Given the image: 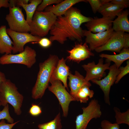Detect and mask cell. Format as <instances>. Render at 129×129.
<instances>
[{
	"label": "cell",
	"mask_w": 129,
	"mask_h": 129,
	"mask_svg": "<svg viewBox=\"0 0 129 129\" xmlns=\"http://www.w3.org/2000/svg\"><path fill=\"white\" fill-rule=\"evenodd\" d=\"M1 102H0V106H1Z\"/></svg>",
	"instance_id": "ab89813d"
},
{
	"label": "cell",
	"mask_w": 129,
	"mask_h": 129,
	"mask_svg": "<svg viewBox=\"0 0 129 129\" xmlns=\"http://www.w3.org/2000/svg\"><path fill=\"white\" fill-rule=\"evenodd\" d=\"M101 58H105L110 61L114 62L117 67L119 68L122 64L129 58V48H123L117 54L110 55L102 54L99 55Z\"/></svg>",
	"instance_id": "603a6c76"
},
{
	"label": "cell",
	"mask_w": 129,
	"mask_h": 129,
	"mask_svg": "<svg viewBox=\"0 0 129 129\" xmlns=\"http://www.w3.org/2000/svg\"><path fill=\"white\" fill-rule=\"evenodd\" d=\"M129 34L125 33V38L123 48H129Z\"/></svg>",
	"instance_id": "d590c367"
},
{
	"label": "cell",
	"mask_w": 129,
	"mask_h": 129,
	"mask_svg": "<svg viewBox=\"0 0 129 129\" xmlns=\"http://www.w3.org/2000/svg\"><path fill=\"white\" fill-rule=\"evenodd\" d=\"M98 129H102V128H99Z\"/></svg>",
	"instance_id": "60d3db41"
},
{
	"label": "cell",
	"mask_w": 129,
	"mask_h": 129,
	"mask_svg": "<svg viewBox=\"0 0 129 129\" xmlns=\"http://www.w3.org/2000/svg\"><path fill=\"white\" fill-rule=\"evenodd\" d=\"M59 59L57 55L50 54L44 62L39 63L37 80L32 91L33 99H41L44 95Z\"/></svg>",
	"instance_id": "7a4b0ae2"
},
{
	"label": "cell",
	"mask_w": 129,
	"mask_h": 129,
	"mask_svg": "<svg viewBox=\"0 0 129 129\" xmlns=\"http://www.w3.org/2000/svg\"><path fill=\"white\" fill-rule=\"evenodd\" d=\"M9 8V13L5 18L9 28L19 32H30V26L25 18L21 8L16 6Z\"/></svg>",
	"instance_id": "ba28073f"
},
{
	"label": "cell",
	"mask_w": 129,
	"mask_h": 129,
	"mask_svg": "<svg viewBox=\"0 0 129 129\" xmlns=\"http://www.w3.org/2000/svg\"><path fill=\"white\" fill-rule=\"evenodd\" d=\"M126 65L124 67H120L119 68L120 72L117 75L115 82V84L118 83L121 79L129 72V61L127 62Z\"/></svg>",
	"instance_id": "f1b7e54d"
},
{
	"label": "cell",
	"mask_w": 129,
	"mask_h": 129,
	"mask_svg": "<svg viewBox=\"0 0 129 129\" xmlns=\"http://www.w3.org/2000/svg\"><path fill=\"white\" fill-rule=\"evenodd\" d=\"M108 75L102 80L93 79L91 81L98 85L104 94V99L106 103L110 105L109 93L111 86L115 83L117 77L120 72L115 64L109 67Z\"/></svg>",
	"instance_id": "30bf717a"
},
{
	"label": "cell",
	"mask_w": 129,
	"mask_h": 129,
	"mask_svg": "<svg viewBox=\"0 0 129 129\" xmlns=\"http://www.w3.org/2000/svg\"><path fill=\"white\" fill-rule=\"evenodd\" d=\"M124 8L121 5L110 2L102 6L98 12L103 16L109 17L113 19L118 16Z\"/></svg>",
	"instance_id": "7402d4cb"
},
{
	"label": "cell",
	"mask_w": 129,
	"mask_h": 129,
	"mask_svg": "<svg viewBox=\"0 0 129 129\" xmlns=\"http://www.w3.org/2000/svg\"><path fill=\"white\" fill-rule=\"evenodd\" d=\"M36 53L30 47L26 46L24 50L18 54H5L0 57V64L2 65L18 64L31 68L36 62Z\"/></svg>",
	"instance_id": "5b68a950"
},
{
	"label": "cell",
	"mask_w": 129,
	"mask_h": 129,
	"mask_svg": "<svg viewBox=\"0 0 129 129\" xmlns=\"http://www.w3.org/2000/svg\"><path fill=\"white\" fill-rule=\"evenodd\" d=\"M110 64L109 61L103 64V59L101 58L97 64L93 61L83 65L82 66L86 72L85 80L88 82L93 79L101 80L106 74L105 71L109 69Z\"/></svg>",
	"instance_id": "8fae6325"
},
{
	"label": "cell",
	"mask_w": 129,
	"mask_h": 129,
	"mask_svg": "<svg viewBox=\"0 0 129 129\" xmlns=\"http://www.w3.org/2000/svg\"><path fill=\"white\" fill-rule=\"evenodd\" d=\"M50 83L51 85L48 86V90L56 97L62 108L63 115L66 117L68 115L70 103L76 101L67 91L60 81L50 80Z\"/></svg>",
	"instance_id": "52a82bcc"
},
{
	"label": "cell",
	"mask_w": 129,
	"mask_h": 129,
	"mask_svg": "<svg viewBox=\"0 0 129 129\" xmlns=\"http://www.w3.org/2000/svg\"><path fill=\"white\" fill-rule=\"evenodd\" d=\"M39 129H62L60 114L59 112L54 119L46 123L39 124Z\"/></svg>",
	"instance_id": "d4e9b609"
},
{
	"label": "cell",
	"mask_w": 129,
	"mask_h": 129,
	"mask_svg": "<svg viewBox=\"0 0 129 129\" xmlns=\"http://www.w3.org/2000/svg\"><path fill=\"white\" fill-rule=\"evenodd\" d=\"M57 18L50 11H36L29 25L30 33L34 36L43 37L50 32Z\"/></svg>",
	"instance_id": "277c9868"
},
{
	"label": "cell",
	"mask_w": 129,
	"mask_h": 129,
	"mask_svg": "<svg viewBox=\"0 0 129 129\" xmlns=\"http://www.w3.org/2000/svg\"><path fill=\"white\" fill-rule=\"evenodd\" d=\"M114 32L112 28L103 32L96 33L84 30L83 35L86 37L85 42L89 44V47L91 51L104 44Z\"/></svg>",
	"instance_id": "7c38bea8"
},
{
	"label": "cell",
	"mask_w": 129,
	"mask_h": 129,
	"mask_svg": "<svg viewBox=\"0 0 129 129\" xmlns=\"http://www.w3.org/2000/svg\"><path fill=\"white\" fill-rule=\"evenodd\" d=\"M129 11H123L112 22V28L114 31L129 32Z\"/></svg>",
	"instance_id": "ffe728a7"
},
{
	"label": "cell",
	"mask_w": 129,
	"mask_h": 129,
	"mask_svg": "<svg viewBox=\"0 0 129 129\" xmlns=\"http://www.w3.org/2000/svg\"><path fill=\"white\" fill-rule=\"evenodd\" d=\"M102 129H120L119 125L116 123H112L108 120H102L101 123Z\"/></svg>",
	"instance_id": "f546056e"
},
{
	"label": "cell",
	"mask_w": 129,
	"mask_h": 129,
	"mask_svg": "<svg viewBox=\"0 0 129 129\" xmlns=\"http://www.w3.org/2000/svg\"><path fill=\"white\" fill-rule=\"evenodd\" d=\"M32 43L33 44L37 43L42 47L47 48L51 46L52 42L49 39L43 37L41 38L38 42H32Z\"/></svg>",
	"instance_id": "d6a6232c"
},
{
	"label": "cell",
	"mask_w": 129,
	"mask_h": 129,
	"mask_svg": "<svg viewBox=\"0 0 129 129\" xmlns=\"http://www.w3.org/2000/svg\"><path fill=\"white\" fill-rule=\"evenodd\" d=\"M24 97L18 91L15 84L9 80L6 79L0 84V101L4 106L9 103L13 107L15 113L20 115Z\"/></svg>",
	"instance_id": "3957f363"
},
{
	"label": "cell",
	"mask_w": 129,
	"mask_h": 129,
	"mask_svg": "<svg viewBox=\"0 0 129 129\" xmlns=\"http://www.w3.org/2000/svg\"><path fill=\"white\" fill-rule=\"evenodd\" d=\"M90 5L93 13L95 14L102 6L100 0H86Z\"/></svg>",
	"instance_id": "1f68e13d"
},
{
	"label": "cell",
	"mask_w": 129,
	"mask_h": 129,
	"mask_svg": "<svg viewBox=\"0 0 129 129\" xmlns=\"http://www.w3.org/2000/svg\"><path fill=\"white\" fill-rule=\"evenodd\" d=\"M19 121H18L12 124H7L4 120H2L0 122V129H12Z\"/></svg>",
	"instance_id": "836d02e7"
},
{
	"label": "cell",
	"mask_w": 129,
	"mask_h": 129,
	"mask_svg": "<svg viewBox=\"0 0 129 129\" xmlns=\"http://www.w3.org/2000/svg\"><path fill=\"white\" fill-rule=\"evenodd\" d=\"M5 25L0 27V53L9 54L12 51L13 42L6 32Z\"/></svg>",
	"instance_id": "44dd1931"
},
{
	"label": "cell",
	"mask_w": 129,
	"mask_h": 129,
	"mask_svg": "<svg viewBox=\"0 0 129 129\" xmlns=\"http://www.w3.org/2000/svg\"><path fill=\"white\" fill-rule=\"evenodd\" d=\"M82 108L83 113L76 117V129H86L91 119L99 118L102 115L100 106L98 100L95 99L91 100L86 107Z\"/></svg>",
	"instance_id": "8992f818"
},
{
	"label": "cell",
	"mask_w": 129,
	"mask_h": 129,
	"mask_svg": "<svg viewBox=\"0 0 129 129\" xmlns=\"http://www.w3.org/2000/svg\"><path fill=\"white\" fill-rule=\"evenodd\" d=\"M6 32L13 41L12 52L13 54L22 52L26 44L29 42H38L41 38L28 32H17L9 28L6 29Z\"/></svg>",
	"instance_id": "9c48e42d"
},
{
	"label": "cell",
	"mask_w": 129,
	"mask_h": 129,
	"mask_svg": "<svg viewBox=\"0 0 129 129\" xmlns=\"http://www.w3.org/2000/svg\"><path fill=\"white\" fill-rule=\"evenodd\" d=\"M29 113L33 116H37L41 113L42 110L41 107L38 105L32 104L29 109Z\"/></svg>",
	"instance_id": "4dcf8cb0"
},
{
	"label": "cell",
	"mask_w": 129,
	"mask_h": 129,
	"mask_svg": "<svg viewBox=\"0 0 129 129\" xmlns=\"http://www.w3.org/2000/svg\"><path fill=\"white\" fill-rule=\"evenodd\" d=\"M114 110L115 113V118L116 123L118 124H122L129 125V109L126 112H121L119 109L117 107H114Z\"/></svg>",
	"instance_id": "484cf974"
},
{
	"label": "cell",
	"mask_w": 129,
	"mask_h": 129,
	"mask_svg": "<svg viewBox=\"0 0 129 129\" xmlns=\"http://www.w3.org/2000/svg\"><path fill=\"white\" fill-rule=\"evenodd\" d=\"M42 0H17V5L22 7L26 14V20L29 25L31 23L36 9Z\"/></svg>",
	"instance_id": "d6986e66"
},
{
	"label": "cell",
	"mask_w": 129,
	"mask_h": 129,
	"mask_svg": "<svg viewBox=\"0 0 129 129\" xmlns=\"http://www.w3.org/2000/svg\"><path fill=\"white\" fill-rule=\"evenodd\" d=\"M81 2H87L85 0H65L56 5L47 7L45 11H50L57 17L64 15L66 11L75 4Z\"/></svg>",
	"instance_id": "ac0fdd59"
},
{
	"label": "cell",
	"mask_w": 129,
	"mask_h": 129,
	"mask_svg": "<svg viewBox=\"0 0 129 129\" xmlns=\"http://www.w3.org/2000/svg\"><path fill=\"white\" fill-rule=\"evenodd\" d=\"M6 79L5 74L0 71V84L1 82Z\"/></svg>",
	"instance_id": "74e56055"
},
{
	"label": "cell",
	"mask_w": 129,
	"mask_h": 129,
	"mask_svg": "<svg viewBox=\"0 0 129 129\" xmlns=\"http://www.w3.org/2000/svg\"><path fill=\"white\" fill-rule=\"evenodd\" d=\"M10 7V4L8 0H0V9L1 8H8Z\"/></svg>",
	"instance_id": "8d00e7d4"
},
{
	"label": "cell",
	"mask_w": 129,
	"mask_h": 129,
	"mask_svg": "<svg viewBox=\"0 0 129 129\" xmlns=\"http://www.w3.org/2000/svg\"><path fill=\"white\" fill-rule=\"evenodd\" d=\"M125 33L121 31H114L106 43L96 48L95 51L97 53L107 50L119 53L123 48Z\"/></svg>",
	"instance_id": "4fadbf2b"
},
{
	"label": "cell",
	"mask_w": 129,
	"mask_h": 129,
	"mask_svg": "<svg viewBox=\"0 0 129 129\" xmlns=\"http://www.w3.org/2000/svg\"><path fill=\"white\" fill-rule=\"evenodd\" d=\"M68 78L69 80V86L70 89V93L77 101V94L81 87L85 85L90 86L91 85L89 81H86L85 77L77 71H75L74 75L70 72Z\"/></svg>",
	"instance_id": "2e32d148"
},
{
	"label": "cell",
	"mask_w": 129,
	"mask_h": 129,
	"mask_svg": "<svg viewBox=\"0 0 129 129\" xmlns=\"http://www.w3.org/2000/svg\"><path fill=\"white\" fill-rule=\"evenodd\" d=\"M113 19L108 17H94L85 24L88 31L93 33L103 32L112 28Z\"/></svg>",
	"instance_id": "9a60e30c"
},
{
	"label": "cell",
	"mask_w": 129,
	"mask_h": 129,
	"mask_svg": "<svg viewBox=\"0 0 129 129\" xmlns=\"http://www.w3.org/2000/svg\"><path fill=\"white\" fill-rule=\"evenodd\" d=\"M111 0H100L102 5L110 2Z\"/></svg>",
	"instance_id": "f35d334b"
},
{
	"label": "cell",
	"mask_w": 129,
	"mask_h": 129,
	"mask_svg": "<svg viewBox=\"0 0 129 129\" xmlns=\"http://www.w3.org/2000/svg\"><path fill=\"white\" fill-rule=\"evenodd\" d=\"M9 109V106L7 104L2 110H0V120L5 119L9 124H12L14 123V120L10 115Z\"/></svg>",
	"instance_id": "4316f807"
},
{
	"label": "cell",
	"mask_w": 129,
	"mask_h": 129,
	"mask_svg": "<svg viewBox=\"0 0 129 129\" xmlns=\"http://www.w3.org/2000/svg\"><path fill=\"white\" fill-rule=\"evenodd\" d=\"M111 2L113 4L122 5L124 8L128 7L129 6V0H111Z\"/></svg>",
	"instance_id": "e575fe53"
},
{
	"label": "cell",
	"mask_w": 129,
	"mask_h": 129,
	"mask_svg": "<svg viewBox=\"0 0 129 129\" xmlns=\"http://www.w3.org/2000/svg\"><path fill=\"white\" fill-rule=\"evenodd\" d=\"M62 0H43L37 7L36 11L41 12L45 9L48 6L53 4H58L62 1Z\"/></svg>",
	"instance_id": "83f0119b"
},
{
	"label": "cell",
	"mask_w": 129,
	"mask_h": 129,
	"mask_svg": "<svg viewBox=\"0 0 129 129\" xmlns=\"http://www.w3.org/2000/svg\"><path fill=\"white\" fill-rule=\"evenodd\" d=\"M90 87L85 85L81 87L77 94V101H80L81 103H87L89 98L93 97L94 92L93 90L90 89Z\"/></svg>",
	"instance_id": "cb8c5ba5"
},
{
	"label": "cell",
	"mask_w": 129,
	"mask_h": 129,
	"mask_svg": "<svg viewBox=\"0 0 129 129\" xmlns=\"http://www.w3.org/2000/svg\"><path fill=\"white\" fill-rule=\"evenodd\" d=\"M91 51L85 42L83 44L81 42L76 43L72 49L67 51L69 55L67 59L79 63L91 56H94V54Z\"/></svg>",
	"instance_id": "5bb4252c"
},
{
	"label": "cell",
	"mask_w": 129,
	"mask_h": 129,
	"mask_svg": "<svg viewBox=\"0 0 129 129\" xmlns=\"http://www.w3.org/2000/svg\"><path fill=\"white\" fill-rule=\"evenodd\" d=\"M92 18L84 16L79 9L72 7L64 15L57 17L50 30L49 39L52 42L56 41L61 44L68 38L81 42L84 37L81 25Z\"/></svg>",
	"instance_id": "6da1fadb"
},
{
	"label": "cell",
	"mask_w": 129,
	"mask_h": 129,
	"mask_svg": "<svg viewBox=\"0 0 129 129\" xmlns=\"http://www.w3.org/2000/svg\"><path fill=\"white\" fill-rule=\"evenodd\" d=\"M66 59L63 57L59 59L50 80H55L60 81L63 83L64 87L68 90L67 81L70 72L69 67L66 64Z\"/></svg>",
	"instance_id": "e0dca14e"
}]
</instances>
